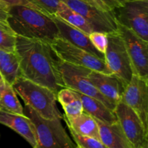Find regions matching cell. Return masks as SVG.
<instances>
[{
    "label": "cell",
    "mask_w": 148,
    "mask_h": 148,
    "mask_svg": "<svg viewBox=\"0 0 148 148\" xmlns=\"http://www.w3.org/2000/svg\"><path fill=\"white\" fill-rule=\"evenodd\" d=\"M15 53L21 77L57 93L65 88L59 69V59L50 43L17 36Z\"/></svg>",
    "instance_id": "6da1fadb"
},
{
    "label": "cell",
    "mask_w": 148,
    "mask_h": 148,
    "mask_svg": "<svg viewBox=\"0 0 148 148\" xmlns=\"http://www.w3.org/2000/svg\"><path fill=\"white\" fill-rule=\"evenodd\" d=\"M7 21L14 33L22 37L49 43L59 38L51 16L27 6H10Z\"/></svg>",
    "instance_id": "7a4b0ae2"
},
{
    "label": "cell",
    "mask_w": 148,
    "mask_h": 148,
    "mask_svg": "<svg viewBox=\"0 0 148 148\" xmlns=\"http://www.w3.org/2000/svg\"><path fill=\"white\" fill-rule=\"evenodd\" d=\"M25 105L30 106L44 119H62L56 105V93L51 90L20 76L12 85Z\"/></svg>",
    "instance_id": "3957f363"
},
{
    "label": "cell",
    "mask_w": 148,
    "mask_h": 148,
    "mask_svg": "<svg viewBox=\"0 0 148 148\" xmlns=\"http://www.w3.org/2000/svg\"><path fill=\"white\" fill-rule=\"evenodd\" d=\"M24 114L31 119L36 129L37 144L35 148H75L61 122V119H47L30 106L25 105Z\"/></svg>",
    "instance_id": "277c9868"
},
{
    "label": "cell",
    "mask_w": 148,
    "mask_h": 148,
    "mask_svg": "<svg viewBox=\"0 0 148 148\" xmlns=\"http://www.w3.org/2000/svg\"><path fill=\"white\" fill-rule=\"evenodd\" d=\"M59 69L65 88H69L79 93L92 97L101 101L109 109L114 111L116 105L104 97L89 79L88 74L91 69L83 66L71 64L60 60L59 61Z\"/></svg>",
    "instance_id": "5b68a950"
},
{
    "label": "cell",
    "mask_w": 148,
    "mask_h": 148,
    "mask_svg": "<svg viewBox=\"0 0 148 148\" xmlns=\"http://www.w3.org/2000/svg\"><path fill=\"white\" fill-rule=\"evenodd\" d=\"M50 45L56 56L62 62L102 73L112 74L106 64L105 60L75 46L62 38H57Z\"/></svg>",
    "instance_id": "8992f818"
},
{
    "label": "cell",
    "mask_w": 148,
    "mask_h": 148,
    "mask_svg": "<svg viewBox=\"0 0 148 148\" xmlns=\"http://www.w3.org/2000/svg\"><path fill=\"white\" fill-rule=\"evenodd\" d=\"M107 36L108 46L104 53L105 63L111 73L127 86L134 73L123 39L119 33Z\"/></svg>",
    "instance_id": "52a82bcc"
},
{
    "label": "cell",
    "mask_w": 148,
    "mask_h": 148,
    "mask_svg": "<svg viewBox=\"0 0 148 148\" xmlns=\"http://www.w3.org/2000/svg\"><path fill=\"white\" fill-rule=\"evenodd\" d=\"M114 12L119 25L148 42V0L124 1Z\"/></svg>",
    "instance_id": "ba28073f"
},
{
    "label": "cell",
    "mask_w": 148,
    "mask_h": 148,
    "mask_svg": "<svg viewBox=\"0 0 148 148\" xmlns=\"http://www.w3.org/2000/svg\"><path fill=\"white\" fill-rule=\"evenodd\" d=\"M86 20L92 31L106 34L119 33V24L114 10H105L82 0H61Z\"/></svg>",
    "instance_id": "9c48e42d"
},
{
    "label": "cell",
    "mask_w": 148,
    "mask_h": 148,
    "mask_svg": "<svg viewBox=\"0 0 148 148\" xmlns=\"http://www.w3.org/2000/svg\"><path fill=\"white\" fill-rule=\"evenodd\" d=\"M119 33L131 60L134 73L148 80V42L121 25H119Z\"/></svg>",
    "instance_id": "30bf717a"
},
{
    "label": "cell",
    "mask_w": 148,
    "mask_h": 148,
    "mask_svg": "<svg viewBox=\"0 0 148 148\" xmlns=\"http://www.w3.org/2000/svg\"><path fill=\"white\" fill-rule=\"evenodd\" d=\"M114 112L119 124L133 147H143L147 142L148 132L135 111L121 101L116 106Z\"/></svg>",
    "instance_id": "8fae6325"
},
{
    "label": "cell",
    "mask_w": 148,
    "mask_h": 148,
    "mask_svg": "<svg viewBox=\"0 0 148 148\" xmlns=\"http://www.w3.org/2000/svg\"><path fill=\"white\" fill-rule=\"evenodd\" d=\"M147 81L134 74L125 87L121 101L135 111L148 132Z\"/></svg>",
    "instance_id": "7c38bea8"
},
{
    "label": "cell",
    "mask_w": 148,
    "mask_h": 148,
    "mask_svg": "<svg viewBox=\"0 0 148 148\" xmlns=\"http://www.w3.org/2000/svg\"><path fill=\"white\" fill-rule=\"evenodd\" d=\"M88 77L95 88L114 104L116 105L121 101L126 86L116 76L90 70Z\"/></svg>",
    "instance_id": "4fadbf2b"
},
{
    "label": "cell",
    "mask_w": 148,
    "mask_h": 148,
    "mask_svg": "<svg viewBox=\"0 0 148 148\" xmlns=\"http://www.w3.org/2000/svg\"><path fill=\"white\" fill-rule=\"evenodd\" d=\"M51 17L57 26L59 33V38H62L75 46L83 49L92 53L96 57L104 60V54L98 51L94 47L90 40L88 34L81 31L77 27L68 24L56 15L51 16Z\"/></svg>",
    "instance_id": "5bb4252c"
},
{
    "label": "cell",
    "mask_w": 148,
    "mask_h": 148,
    "mask_svg": "<svg viewBox=\"0 0 148 148\" xmlns=\"http://www.w3.org/2000/svg\"><path fill=\"white\" fill-rule=\"evenodd\" d=\"M0 124L14 130L35 148L37 144L36 129L28 116L23 114H12L0 109Z\"/></svg>",
    "instance_id": "9a60e30c"
},
{
    "label": "cell",
    "mask_w": 148,
    "mask_h": 148,
    "mask_svg": "<svg viewBox=\"0 0 148 148\" xmlns=\"http://www.w3.org/2000/svg\"><path fill=\"white\" fill-rule=\"evenodd\" d=\"M95 121L98 124L100 140L107 148H134L119 122L108 124L97 119Z\"/></svg>",
    "instance_id": "2e32d148"
},
{
    "label": "cell",
    "mask_w": 148,
    "mask_h": 148,
    "mask_svg": "<svg viewBox=\"0 0 148 148\" xmlns=\"http://www.w3.org/2000/svg\"><path fill=\"white\" fill-rule=\"evenodd\" d=\"M83 107V111L93 117L95 119L105 124H112L118 122L115 112L106 106L92 97L79 93Z\"/></svg>",
    "instance_id": "e0dca14e"
},
{
    "label": "cell",
    "mask_w": 148,
    "mask_h": 148,
    "mask_svg": "<svg viewBox=\"0 0 148 148\" xmlns=\"http://www.w3.org/2000/svg\"><path fill=\"white\" fill-rule=\"evenodd\" d=\"M62 119L66 124V126L77 134L93 137L100 140L98 124L95 119L85 111H83L78 116L71 119L66 118L63 115Z\"/></svg>",
    "instance_id": "ac0fdd59"
},
{
    "label": "cell",
    "mask_w": 148,
    "mask_h": 148,
    "mask_svg": "<svg viewBox=\"0 0 148 148\" xmlns=\"http://www.w3.org/2000/svg\"><path fill=\"white\" fill-rule=\"evenodd\" d=\"M57 101L63 108L64 115L68 119L74 118L83 112L82 101L77 92L67 88H62L56 93Z\"/></svg>",
    "instance_id": "d6986e66"
},
{
    "label": "cell",
    "mask_w": 148,
    "mask_h": 148,
    "mask_svg": "<svg viewBox=\"0 0 148 148\" xmlns=\"http://www.w3.org/2000/svg\"><path fill=\"white\" fill-rule=\"evenodd\" d=\"M0 73L6 82L13 85L21 76L19 60L15 52H7L0 49Z\"/></svg>",
    "instance_id": "ffe728a7"
},
{
    "label": "cell",
    "mask_w": 148,
    "mask_h": 148,
    "mask_svg": "<svg viewBox=\"0 0 148 148\" xmlns=\"http://www.w3.org/2000/svg\"><path fill=\"white\" fill-rule=\"evenodd\" d=\"M55 15L86 34L89 35L92 32V28L86 20L80 14L71 9L62 1H61Z\"/></svg>",
    "instance_id": "44dd1931"
},
{
    "label": "cell",
    "mask_w": 148,
    "mask_h": 148,
    "mask_svg": "<svg viewBox=\"0 0 148 148\" xmlns=\"http://www.w3.org/2000/svg\"><path fill=\"white\" fill-rule=\"evenodd\" d=\"M0 109L12 114H25L12 85L6 81L0 90Z\"/></svg>",
    "instance_id": "7402d4cb"
},
{
    "label": "cell",
    "mask_w": 148,
    "mask_h": 148,
    "mask_svg": "<svg viewBox=\"0 0 148 148\" xmlns=\"http://www.w3.org/2000/svg\"><path fill=\"white\" fill-rule=\"evenodd\" d=\"M17 35L7 20H0V49L7 52H15Z\"/></svg>",
    "instance_id": "603a6c76"
},
{
    "label": "cell",
    "mask_w": 148,
    "mask_h": 148,
    "mask_svg": "<svg viewBox=\"0 0 148 148\" xmlns=\"http://www.w3.org/2000/svg\"><path fill=\"white\" fill-rule=\"evenodd\" d=\"M68 129L75 143L80 148H107L101 143V140L88 136L81 135L74 132L69 127H68Z\"/></svg>",
    "instance_id": "cb8c5ba5"
},
{
    "label": "cell",
    "mask_w": 148,
    "mask_h": 148,
    "mask_svg": "<svg viewBox=\"0 0 148 148\" xmlns=\"http://www.w3.org/2000/svg\"><path fill=\"white\" fill-rule=\"evenodd\" d=\"M41 12L50 16L55 15L61 0H28Z\"/></svg>",
    "instance_id": "d4e9b609"
},
{
    "label": "cell",
    "mask_w": 148,
    "mask_h": 148,
    "mask_svg": "<svg viewBox=\"0 0 148 148\" xmlns=\"http://www.w3.org/2000/svg\"><path fill=\"white\" fill-rule=\"evenodd\" d=\"M89 38L94 47L99 52L104 54L108 46V36L103 32L92 31L88 35Z\"/></svg>",
    "instance_id": "484cf974"
},
{
    "label": "cell",
    "mask_w": 148,
    "mask_h": 148,
    "mask_svg": "<svg viewBox=\"0 0 148 148\" xmlns=\"http://www.w3.org/2000/svg\"><path fill=\"white\" fill-rule=\"evenodd\" d=\"M99 8L105 10H114L123 4L121 0H93Z\"/></svg>",
    "instance_id": "4316f807"
},
{
    "label": "cell",
    "mask_w": 148,
    "mask_h": 148,
    "mask_svg": "<svg viewBox=\"0 0 148 148\" xmlns=\"http://www.w3.org/2000/svg\"><path fill=\"white\" fill-rule=\"evenodd\" d=\"M0 1H2V2L5 3L6 4L9 5L10 7V6L14 5H23L27 6V7H31V8L35 9V10L40 11V9H39L38 7H37L36 5L32 4V3L30 2V1H29L28 0H0Z\"/></svg>",
    "instance_id": "83f0119b"
},
{
    "label": "cell",
    "mask_w": 148,
    "mask_h": 148,
    "mask_svg": "<svg viewBox=\"0 0 148 148\" xmlns=\"http://www.w3.org/2000/svg\"><path fill=\"white\" fill-rule=\"evenodd\" d=\"M10 6L0 1V20H7L9 15Z\"/></svg>",
    "instance_id": "f1b7e54d"
},
{
    "label": "cell",
    "mask_w": 148,
    "mask_h": 148,
    "mask_svg": "<svg viewBox=\"0 0 148 148\" xmlns=\"http://www.w3.org/2000/svg\"><path fill=\"white\" fill-rule=\"evenodd\" d=\"M82 1H85V2H86V3H88V4H91V5H92V6H95V7H98V5H97V4L94 2L93 0H82ZM98 8H99V7H98Z\"/></svg>",
    "instance_id": "f546056e"
},
{
    "label": "cell",
    "mask_w": 148,
    "mask_h": 148,
    "mask_svg": "<svg viewBox=\"0 0 148 148\" xmlns=\"http://www.w3.org/2000/svg\"><path fill=\"white\" fill-rule=\"evenodd\" d=\"M4 82H5V80H4V79L3 78L2 75H1V73H0V90H1V88H2L3 85H4Z\"/></svg>",
    "instance_id": "4dcf8cb0"
},
{
    "label": "cell",
    "mask_w": 148,
    "mask_h": 148,
    "mask_svg": "<svg viewBox=\"0 0 148 148\" xmlns=\"http://www.w3.org/2000/svg\"><path fill=\"white\" fill-rule=\"evenodd\" d=\"M142 148H148V141L146 142V143H145V145H143V147Z\"/></svg>",
    "instance_id": "1f68e13d"
},
{
    "label": "cell",
    "mask_w": 148,
    "mask_h": 148,
    "mask_svg": "<svg viewBox=\"0 0 148 148\" xmlns=\"http://www.w3.org/2000/svg\"><path fill=\"white\" fill-rule=\"evenodd\" d=\"M122 2H124V1H138V0H121Z\"/></svg>",
    "instance_id": "d6a6232c"
},
{
    "label": "cell",
    "mask_w": 148,
    "mask_h": 148,
    "mask_svg": "<svg viewBox=\"0 0 148 148\" xmlns=\"http://www.w3.org/2000/svg\"><path fill=\"white\" fill-rule=\"evenodd\" d=\"M75 148H80L79 147H78V146H77V147H75Z\"/></svg>",
    "instance_id": "836d02e7"
}]
</instances>
